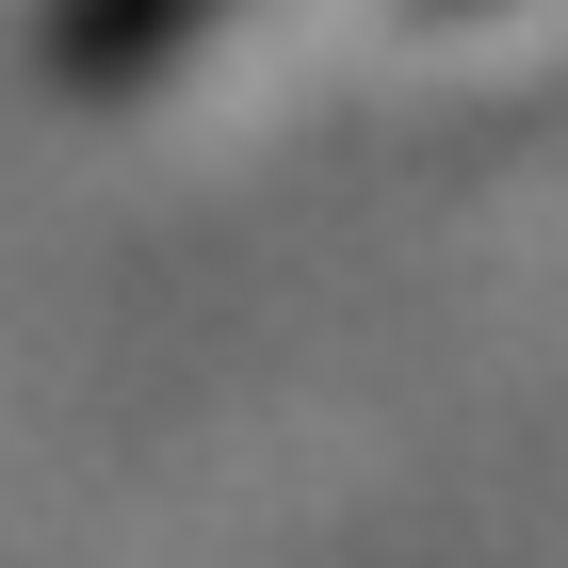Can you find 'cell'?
<instances>
[{
	"label": "cell",
	"mask_w": 568,
	"mask_h": 568,
	"mask_svg": "<svg viewBox=\"0 0 568 568\" xmlns=\"http://www.w3.org/2000/svg\"><path fill=\"white\" fill-rule=\"evenodd\" d=\"M212 17H244V0H33V65L65 98H131V82H163Z\"/></svg>",
	"instance_id": "cell-1"
}]
</instances>
